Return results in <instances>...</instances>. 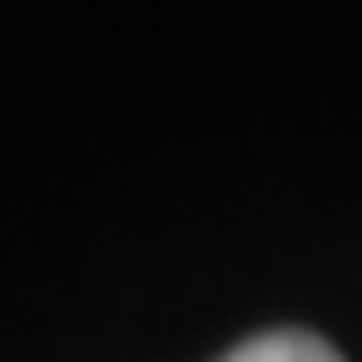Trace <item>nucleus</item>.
<instances>
[{
	"label": "nucleus",
	"instance_id": "nucleus-1",
	"mask_svg": "<svg viewBox=\"0 0 362 362\" xmlns=\"http://www.w3.org/2000/svg\"><path fill=\"white\" fill-rule=\"evenodd\" d=\"M223 362H344V356L325 337H312V331H261L242 350H229Z\"/></svg>",
	"mask_w": 362,
	"mask_h": 362
}]
</instances>
